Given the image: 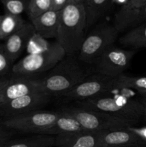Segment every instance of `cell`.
Masks as SVG:
<instances>
[{
	"mask_svg": "<svg viewBox=\"0 0 146 147\" xmlns=\"http://www.w3.org/2000/svg\"><path fill=\"white\" fill-rule=\"evenodd\" d=\"M87 16L84 4L69 3L60 11L56 41L67 56H73L80 52L86 37Z\"/></svg>",
	"mask_w": 146,
	"mask_h": 147,
	"instance_id": "6da1fadb",
	"label": "cell"
},
{
	"mask_svg": "<svg viewBox=\"0 0 146 147\" xmlns=\"http://www.w3.org/2000/svg\"><path fill=\"white\" fill-rule=\"evenodd\" d=\"M78 107L107 113L127 122L130 126L138 125L143 119L141 100H137L125 95H102L93 98L77 102Z\"/></svg>",
	"mask_w": 146,
	"mask_h": 147,
	"instance_id": "7a4b0ae2",
	"label": "cell"
},
{
	"mask_svg": "<svg viewBox=\"0 0 146 147\" xmlns=\"http://www.w3.org/2000/svg\"><path fill=\"white\" fill-rule=\"evenodd\" d=\"M90 73L73 56H67L48 75L40 79L42 89L51 96H60L88 78Z\"/></svg>",
	"mask_w": 146,
	"mask_h": 147,
	"instance_id": "3957f363",
	"label": "cell"
},
{
	"mask_svg": "<svg viewBox=\"0 0 146 147\" xmlns=\"http://www.w3.org/2000/svg\"><path fill=\"white\" fill-rule=\"evenodd\" d=\"M66 57L64 50L57 41L52 48L39 54H27L13 65L14 77H30L51 70Z\"/></svg>",
	"mask_w": 146,
	"mask_h": 147,
	"instance_id": "277c9868",
	"label": "cell"
},
{
	"mask_svg": "<svg viewBox=\"0 0 146 147\" xmlns=\"http://www.w3.org/2000/svg\"><path fill=\"white\" fill-rule=\"evenodd\" d=\"M119 32L113 24L101 23L86 35L79 52V60L93 64L100 55L113 45Z\"/></svg>",
	"mask_w": 146,
	"mask_h": 147,
	"instance_id": "5b68a950",
	"label": "cell"
},
{
	"mask_svg": "<svg viewBox=\"0 0 146 147\" xmlns=\"http://www.w3.org/2000/svg\"><path fill=\"white\" fill-rule=\"evenodd\" d=\"M60 112L75 119L87 132L121 129L130 126L125 121L107 113L81 107L63 108Z\"/></svg>",
	"mask_w": 146,
	"mask_h": 147,
	"instance_id": "8992f818",
	"label": "cell"
},
{
	"mask_svg": "<svg viewBox=\"0 0 146 147\" xmlns=\"http://www.w3.org/2000/svg\"><path fill=\"white\" fill-rule=\"evenodd\" d=\"M60 116L59 111L36 110L19 116L0 119V124L11 130L40 134L43 130L51 126Z\"/></svg>",
	"mask_w": 146,
	"mask_h": 147,
	"instance_id": "52a82bcc",
	"label": "cell"
},
{
	"mask_svg": "<svg viewBox=\"0 0 146 147\" xmlns=\"http://www.w3.org/2000/svg\"><path fill=\"white\" fill-rule=\"evenodd\" d=\"M135 54L134 50H125L114 45L104 50L94 61L97 74L116 78L127 70Z\"/></svg>",
	"mask_w": 146,
	"mask_h": 147,
	"instance_id": "ba28073f",
	"label": "cell"
},
{
	"mask_svg": "<svg viewBox=\"0 0 146 147\" xmlns=\"http://www.w3.org/2000/svg\"><path fill=\"white\" fill-rule=\"evenodd\" d=\"M115 78L100 74L89 76L75 87L60 96L70 100L81 101L105 95L109 90L115 88Z\"/></svg>",
	"mask_w": 146,
	"mask_h": 147,
	"instance_id": "9c48e42d",
	"label": "cell"
},
{
	"mask_svg": "<svg viewBox=\"0 0 146 147\" xmlns=\"http://www.w3.org/2000/svg\"><path fill=\"white\" fill-rule=\"evenodd\" d=\"M51 95L46 92L30 93L0 106V119H8L37 110L49 102Z\"/></svg>",
	"mask_w": 146,
	"mask_h": 147,
	"instance_id": "30bf717a",
	"label": "cell"
},
{
	"mask_svg": "<svg viewBox=\"0 0 146 147\" xmlns=\"http://www.w3.org/2000/svg\"><path fill=\"white\" fill-rule=\"evenodd\" d=\"M43 91L40 79L14 77L0 90V106L11 100L33 93Z\"/></svg>",
	"mask_w": 146,
	"mask_h": 147,
	"instance_id": "8fae6325",
	"label": "cell"
},
{
	"mask_svg": "<svg viewBox=\"0 0 146 147\" xmlns=\"http://www.w3.org/2000/svg\"><path fill=\"white\" fill-rule=\"evenodd\" d=\"M34 33L35 30L31 22H25L19 30L4 40L3 44L4 50L14 64L16 60L26 50L29 40Z\"/></svg>",
	"mask_w": 146,
	"mask_h": 147,
	"instance_id": "7c38bea8",
	"label": "cell"
},
{
	"mask_svg": "<svg viewBox=\"0 0 146 147\" xmlns=\"http://www.w3.org/2000/svg\"><path fill=\"white\" fill-rule=\"evenodd\" d=\"M97 147H146L137 136L126 129L100 132Z\"/></svg>",
	"mask_w": 146,
	"mask_h": 147,
	"instance_id": "4fadbf2b",
	"label": "cell"
},
{
	"mask_svg": "<svg viewBox=\"0 0 146 147\" xmlns=\"http://www.w3.org/2000/svg\"><path fill=\"white\" fill-rule=\"evenodd\" d=\"M101 131L66 134L56 136L55 147H97Z\"/></svg>",
	"mask_w": 146,
	"mask_h": 147,
	"instance_id": "5bb4252c",
	"label": "cell"
},
{
	"mask_svg": "<svg viewBox=\"0 0 146 147\" xmlns=\"http://www.w3.org/2000/svg\"><path fill=\"white\" fill-rule=\"evenodd\" d=\"M60 11L50 9L31 21L35 32L45 39L55 38L57 34Z\"/></svg>",
	"mask_w": 146,
	"mask_h": 147,
	"instance_id": "9a60e30c",
	"label": "cell"
},
{
	"mask_svg": "<svg viewBox=\"0 0 146 147\" xmlns=\"http://www.w3.org/2000/svg\"><path fill=\"white\" fill-rule=\"evenodd\" d=\"M84 131L80 123L75 119L60 113V116L57 120L51 126L43 130L40 134L57 136L60 134L81 133Z\"/></svg>",
	"mask_w": 146,
	"mask_h": 147,
	"instance_id": "2e32d148",
	"label": "cell"
},
{
	"mask_svg": "<svg viewBox=\"0 0 146 147\" xmlns=\"http://www.w3.org/2000/svg\"><path fill=\"white\" fill-rule=\"evenodd\" d=\"M56 136L34 134L18 139H9L0 144V147H53L55 146Z\"/></svg>",
	"mask_w": 146,
	"mask_h": 147,
	"instance_id": "e0dca14e",
	"label": "cell"
},
{
	"mask_svg": "<svg viewBox=\"0 0 146 147\" xmlns=\"http://www.w3.org/2000/svg\"><path fill=\"white\" fill-rule=\"evenodd\" d=\"M119 42L125 47L146 48V22L123 34L119 38Z\"/></svg>",
	"mask_w": 146,
	"mask_h": 147,
	"instance_id": "ac0fdd59",
	"label": "cell"
},
{
	"mask_svg": "<svg viewBox=\"0 0 146 147\" xmlns=\"http://www.w3.org/2000/svg\"><path fill=\"white\" fill-rule=\"evenodd\" d=\"M111 0H90L86 5L87 28L94 25L107 11Z\"/></svg>",
	"mask_w": 146,
	"mask_h": 147,
	"instance_id": "d6986e66",
	"label": "cell"
},
{
	"mask_svg": "<svg viewBox=\"0 0 146 147\" xmlns=\"http://www.w3.org/2000/svg\"><path fill=\"white\" fill-rule=\"evenodd\" d=\"M26 21L19 15L4 13L0 22V41L5 40L19 30Z\"/></svg>",
	"mask_w": 146,
	"mask_h": 147,
	"instance_id": "ffe728a7",
	"label": "cell"
},
{
	"mask_svg": "<svg viewBox=\"0 0 146 147\" xmlns=\"http://www.w3.org/2000/svg\"><path fill=\"white\" fill-rule=\"evenodd\" d=\"M115 88L132 89L141 96L146 94V77H133L122 74L115 79Z\"/></svg>",
	"mask_w": 146,
	"mask_h": 147,
	"instance_id": "44dd1931",
	"label": "cell"
},
{
	"mask_svg": "<svg viewBox=\"0 0 146 147\" xmlns=\"http://www.w3.org/2000/svg\"><path fill=\"white\" fill-rule=\"evenodd\" d=\"M54 42H50L35 32L27 43L26 51L27 54H39L44 53L53 47Z\"/></svg>",
	"mask_w": 146,
	"mask_h": 147,
	"instance_id": "7402d4cb",
	"label": "cell"
},
{
	"mask_svg": "<svg viewBox=\"0 0 146 147\" xmlns=\"http://www.w3.org/2000/svg\"><path fill=\"white\" fill-rule=\"evenodd\" d=\"M51 8L52 0H30L26 12L31 21Z\"/></svg>",
	"mask_w": 146,
	"mask_h": 147,
	"instance_id": "603a6c76",
	"label": "cell"
},
{
	"mask_svg": "<svg viewBox=\"0 0 146 147\" xmlns=\"http://www.w3.org/2000/svg\"><path fill=\"white\" fill-rule=\"evenodd\" d=\"M30 0H1L5 13L19 15L27 11Z\"/></svg>",
	"mask_w": 146,
	"mask_h": 147,
	"instance_id": "cb8c5ba5",
	"label": "cell"
},
{
	"mask_svg": "<svg viewBox=\"0 0 146 147\" xmlns=\"http://www.w3.org/2000/svg\"><path fill=\"white\" fill-rule=\"evenodd\" d=\"M14 63L11 61L4 50L3 44L0 43V80L8 79L6 76L9 72H11V68Z\"/></svg>",
	"mask_w": 146,
	"mask_h": 147,
	"instance_id": "d4e9b609",
	"label": "cell"
},
{
	"mask_svg": "<svg viewBox=\"0 0 146 147\" xmlns=\"http://www.w3.org/2000/svg\"><path fill=\"white\" fill-rule=\"evenodd\" d=\"M145 22H146V5L130 17L127 22V29L138 25Z\"/></svg>",
	"mask_w": 146,
	"mask_h": 147,
	"instance_id": "484cf974",
	"label": "cell"
},
{
	"mask_svg": "<svg viewBox=\"0 0 146 147\" xmlns=\"http://www.w3.org/2000/svg\"><path fill=\"white\" fill-rule=\"evenodd\" d=\"M124 129H126L134 134L141 141L142 143L146 146V124L143 126H139V125L127 126Z\"/></svg>",
	"mask_w": 146,
	"mask_h": 147,
	"instance_id": "4316f807",
	"label": "cell"
},
{
	"mask_svg": "<svg viewBox=\"0 0 146 147\" xmlns=\"http://www.w3.org/2000/svg\"><path fill=\"white\" fill-rule=\"evenodd\" d=\"M70 2H71V0H52L51 9L54 11H61Z\"/></svg>",
	"mask_w": 146,
	"mask_h": 147,
	"instance_id": "83f0119b",
	"label": "cell"
},
{
	"mask_svg": "<svg viewBox=\"0 0 146 147\" xmlns=\"http://www.w3.org/2000/svg\"><path fill=\"white\" fill-rule=\"evenodd\" d=\"M11 131L12 130L7 129L0 124V144L9 139H11V137L12 136Z\"/></svg>",
	"mask_w": 146,
	"mask_h": 147,
	"instance_id": "f1b7e54d",
	"label": "cell"
},
{
	"mask_svg": "<svg viewBox=\"0 0 146 147\" xmlns=\"http://www.w3.org/2000/svg\"><path fill=\"white\" fill-rule=\"evenodd\" d=\"M141 103L143 108V121L146 123V94L142 96Z\"/></svg>",
	"mask_w": 146,
	"mask_h": 147,
	"instance_id": "f546056e",
	"label": "cell"
},
{
	"mask_svg": "<svg viewBox=\"0 0 146 147\" xmlns=\"http://www.w3.org/2000/svg\"><path fill=\"white\" fill-rule=\"evenodd\" d=\"M9 79H4V80H0V90L7 84Z\"/></svg>",
	"mask_w": 146,
	"mask_h": 147,
	"instance_id": "4dcf8cb0",
	"label": "cell"
},
{
	"mask_svg": "<svg viewBox=\"0 0 146 147\" xmlns=\"http://www.w3.org/2000/svg\"><path fill=\"white\" fill-rule=\"evenodd\" d=\"M128 1V0H111V2L114 3H122V6H123L124 4H125Z\"/></svg>",
	"mask_w": 146,
	"mask_h": 147,
	"instance_id": "1f68e13d",
	"label": "cell"
},
{
	"mask_svg": "<svg viewBox=\"0 0 146 147\" xmlns=\"http://www.w3.org/2000/svg\"><path fill=\"white\" fill-rule=\"evenodd\" d=\"M71 1H73V2L82 3V4H84V1H85V0H71Z\"/></svg>",
	"mask_w": 146,
	"mask_h": 147,
	"instance_id": "d6a6232c",
	"label": "cell"
},
{
	"mask_svg": "<svg viewBox=\"0 0 146 147\" xmlns=\"http://www.w3.org/2000/svg\"><path fill=\"white\" fill-rule=\"evenodd\" d=\"M90 1V0H85V1H84V5H86V4H87Z\"/></svg>",
	"mask_w": 146,
	"mask_h": 147,
	"instance_id": "836d02e7",
	"label": "cell"
},
{
	"mask_svg": "<svg viewBox=\"0 0 146 147\" xmlns=\"http://www.w3.org/2000/svg\"><path fill=\"white\" fill-rule=\"evenodd\" d=\"M1 17H2V15H0V22H1Z\"/></svg>",
	"mask_w": 146,
	"mask_h": 147,
	"instance_id": "e575fe53",
	"label": "cell"
},
{
	"mask_svg": "<svg viewBox=\"0 0 146 147\" xmlns=\"http://www.w3.org/2000/svg\"><path fill=\"white\" fill-rule=\"evenodd\" d=\"M1 1V0H0V1Z\"/></svg>",
	"mask_w": 146,
	"mask_h": 147,
	"instance_id": "d590c367",
	"label": "cell"
}]
</instances>
